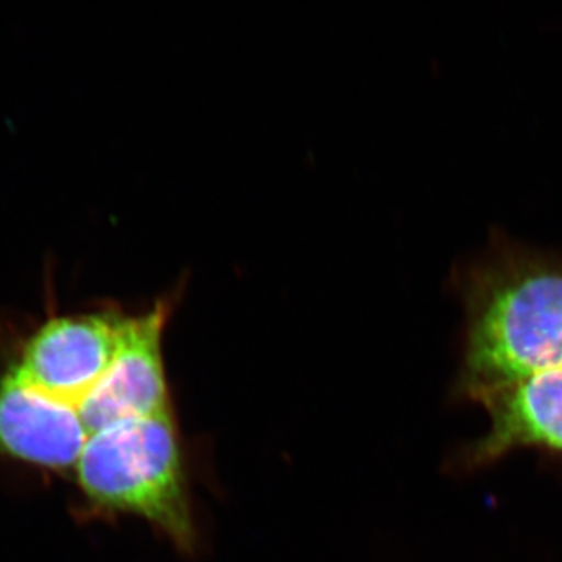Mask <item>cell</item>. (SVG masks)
<instances>
[{"instance_id": "5b68a950", "label": "cell", "mask_w": 562, "mask_h": 562, "mask_svg": "<svg viewBox=\"0 0 562 562\" xmlns=\"http://www.w3.org/2000/svg\"><path fill=\"white\" fill-rule=\"evenodd\" d=\"M90 435L79 414L49 401L10 369L0 375V457L76 471Z\"/></svg>"}, {"instance_id": "8992f818", "label": "cell", "mask_w": 562, "mask_h": 562, "mask_svg": "<svg viewBox=\"0 0 562 562\" xmlns=\"http://www.w3.org/2000/svg\"><path fill=\"white\" fill-rule=\"evenodd\" d=\"M492 427L480 453L498 457L520 446L562 452V368L482 391Z\"/></svg>"}, {"instance_id": "6da1fadb", "label": "cell", "mask_w": 562, "mask_h": 562, "mask_svg": "<svg viewBox=\"0 0 562 562\" xmlns=\"http://www.w3.org/2000/svg\"><path fill=\"white\" fill-rule=\"evenodd\" d=\"M74 472L95 508L144 517L180 550L194 549L187 476L171 413L117 422L95 432Z\"/></svg>"}, {"instance_id": "277c9868", "label": "cell", "mask_w": 562, "mask_h": 562, "mask_svg": "<svg viewBox=\"0 0 562 562\" xmlns=\"http://www.w3.org/2000/svg\"><path fill=\"white\" fill-rule=\"evenodd\" d=\"M171 313L172 302L161 299L139 316L125 314L116 355L79 409L90 438L117 422L171 413L162 364V331Z\"/></svg>"}, {"instance_id": "3957f363", "label": "cell", "mask_w": 562, "mask_h": 562, "mask_svg": "<svg viewBox=\"0 0 562 562\" xmlns=\"http://www.w3.org/2000/svg\"><path fill=\"white\" fill-rule=\"evenodd\" d=\"M124 317L114 308L50 317L7 369L44 397L79 414L116 355Z\"/></svg>"}, {"instance_id": "7a4b0ae2", "label": "cell", "mask_w": 562, "mask_h": 562, "mask_svg": "<svg viewBox=\"0 0 562 562\" xmlns=\"http://www.w3.org/2000/svg\"><path fill=\"white\" fill-rule=\"evenodd\" d=\"M468 366L480 391L505 386L562 366V272L506 281L473 321Z\"/></svg>"}]
</instances>
